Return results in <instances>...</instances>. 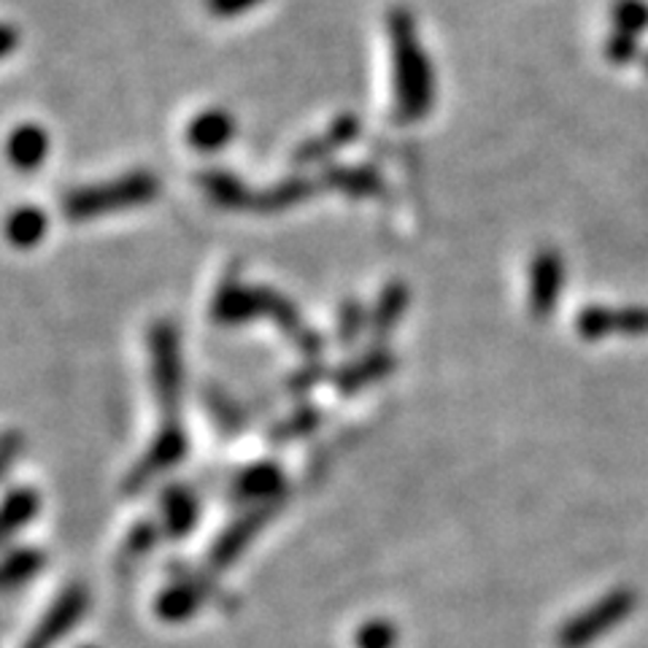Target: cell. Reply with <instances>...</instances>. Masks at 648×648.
I'll return each mask as SVG.
<instances>
[{
    "label": "cell",
    "mask_w": 648,
    "mask_h": 648,
    "mask_svg": "<svg viewBox=\"0 0 648 648\" xmlns=\"http://www.w3.org/2000/svg\"><path fill=\"white\" fill-rule=\"evenodd\" d=\"M270 514H273V508H270V506L260 508L257 514H251L243 521H238V525H232L230 530L222 535V540H219V544L213 546V551H211V565H213V568H228L232 559H236L238 554L247 549L251 535H255L257 530H262V525H266Z\"/></svg>",
    "instance_id": "obj_15"
},
{
    "label": "cell",
    "mask_w": 648,
    "mask_h": 648,
    "mask_svg": "<svg viewBox=\"0 0 648 648\" xmlns=\"http://www.w3.org/2000/svg\"><path fill=\"white\" fill-rule=\"evenodd\" d=\"M357 136H360V119H357L355 114L338 117L322 136L311 138V141L303 143V147H298L292 162L295 166H317V162H322L330 154H336L338 149L349 147Z\"/></svg>",
    "instance_id": "obj_9"
},
{
    "label": "cell",
    "mask_w": 648,
    "mask_h": 648,
    "mask_svg": "<svg viewBox=\"0 0 648 648\" xmlns=\"http://www.w3.org/2000/svg\"><path fill=\"white\" fill-rule=\"evenodd\" d=\"M395 60V117L419 122L436 103V71L421 49L417 22L406 9H395L387 22Z\"/></svg>",
    "instance_id": "obj_1"
},
{
    "label": "cell",
    "mask_w": 648,
    "mask_h": 648,
    "mask_svg": "<svg viewBox=\"0 0 648 648\" xmlns=\"http://www.w3.org/2000/svg\"><path fill=\"white\" fill-rule=\"evenodd\" d=\"M160 192V179L149 171H136L128 176H119L114 181H103V185L84 187V190H73L62 200V213L73 222H84V219H96L106 211L128 209V206H141L157 198Z\"/></svg>",
    "instance_id": "obj_2"
},
{
    "label": "cell",
    "mask_w": 648,
    "mask_h": 648,
    "mask_svg": "<svg viewBox=\"0 0 648 648\" xmlns=\"http://www.w3.org/2000/svg\"><path fill=\"white\" fill-rule=\"evenodd\" d=\"M400 640V629L389 619L365 621L357 632V648H395Z\"/></svg>",
    "instance_id": "obj_25"
},
{
    "label": "cell",
    "mask_w": 648,
    "mask_h": 648,
    "mask_svg": "<svg viewBox=\"0 0 648 648\" xmlns=\"http://www.w3.org/2000/svg\"><path fill=\"white\" fill-rule=\"evenodd\" d=\"M213 317L225 325H241L262 317L260 289H247L238 279H225L222 289L213 298Z\"/></svg>",
    "instance_id": "obj_10"
},
{
    "label": "cell",
    "mask_w": 648,
    "mask_h": 648,
    "mask_svg": "<svg viewBox=\"0 0 648 648\" xmlns=\"http://www.w3.org/2000/svg\"><path fill=\"white\" fill-rule=\"evenodd\" d=\"M200 600H203V595H200L195 587H173L171 591H166V595L160 597V606H157V610H160L162 619L179 621V619H187L192 610H198Z\"/></svg>",
    "instance_id": "obj_22"
},
{
    "label": "cell",
    "mask_w": 648,
    "mask_h": 648,
    "mask_svg": "<svg viewBox=\"0 0 648 648\" xmlns=\"http://www.w3.org/2000/svg\"><path fill=\"white\" fill-rule=\"evenodd\" d=\"M84 606H87L84 591L81 589L66 591V595H62L60 600L54 602V608L49 610L47 619L41 621L39 629L30 635L28 646L24 648H52L60 638H66L68 629L77 625L79 616L84 614Z\"/></svg>",
    "instance_id": "obj_7"
},
{
    "label": "cell",
    "mask_w": 648,
    "mask_h": 648,
    "mask_svg": "<svg viewBox=\"0 0 648 648\" xmlns=\"http://www.w3.org/2000/svg\"><path fill=\"white\" fill-rule=\"evenodd\" d=\"M325 185L332 190H341L351 198H376L383 192V181L376 168L351 166V168H330L325 173Z\"/></svg>",
    "instance_id": "obj_17"
},
{
    "label": "cell",
    "mask_w": 648,
    "mask_h": 648,
    "mask_svg": "<svg viewBox=\"0 0 648 648\" xmlns=\"http://www.w3.org/2000/svg\"><path fill=\"white\" fill-rule=\"evenodd\" d=\"M576 330L587 341H600L610 336H648V308L589 306L576 317Z\"/></svg>",
    "instance_id": "obj_5"
},
{
    "label": "cell",
    "mask_w": 648,
    "mask_h": 648,
    "mask_svg": "<svg viewBox=\"0 0 648 648\" xmlns=\"http://www.w3.org/2000/svg\"><path fill=\"white\" fill-rule=\"evenodd\" d=\"M610 17H614L616 30H621V33H627V36H635V39H638L644 30H648L646 0H616L614 9H610Z\"/></svg>",
    "instance_id": "obj_21"
},
{
    "label": "cell",
    "mask_w": 648,
    "mask_h": 648,
    "mask_svg": "<svg viewBox=\"0 0 648 648\" xmlns=\"http://www.w3.org/2000/svg\"><path fill=\"white\" fill-rule=\"evenodd\" d=\"M368 322L370 317L360 300H346L341 308V317H338V338H341L343 343L357 341V338L368 330Z\"/></svg>",
    "instance_id": "obj_26"
},
{
    "label": "cell",
    "mask_w": 648,
    "mask_h": 648,
    "mask_svg": "<svg viewBox=\"0 0 648 648\" xmlns=\"http://www.w3.org/2000/svg\"><path fill=\"white\" fill-rule=\"evenodd\" d=\"M395 355L389 349H383V346H376V349L365 351L362 357H357L355 362H349L341 373L336 376V387L341 395H355L360 392V389L370 387V383L387 379L389 373L395 370Z\"/></svg>",
    "instance_id": "obj_8"
},
{
    "label": "cell",
    "mask_w": 648,
    "mask_h": 648,
    "mask_svg": "<svg viewBox=\"0 0 648 648\" xmlns=\"http://www.w3.org/2000/svg\"><path fill=\"white\" fill-rule=\"evenodd\" d=\"M6 152H9L11 166L17 171L28 173L36 171L49 154V136L47 130L39 128V124H20L6 143Z\"/></svg>",
    "instance_id": "obj_13"
},
{
    "label": "cell",
    "mask_w": 648,
    "mask_h": 648,
    "mask_svg": "<svg viewBox=\"0 0 648 648\" xmlns=\"http://www.w3.org/2000/svg\"><path fill=\"white\" fill-rule=\"evenodd\" d=\"M200 187L209 195L211 203L222 206V209H249L251 195L236 173L222 171V168H209L198 176Z\"/></svg>",
    "instance_id": "obj_14"
},
{
    "label": "cell",
    "mask_w": 648,
    "mask_h": 648,
    "mask_svg": "<svg viewBox=\"0 0 648 648\" xmlns=\"http://www.w3.org/2000/svg\"><path fill=\"white\" fill-rule=\"evenodd\" d=\"M41 568V557L33 551H20L11 554L3 565H0V587H9V584H20L24 578L33 576Z\"/></svg>",
    "instance_id": "obj_27"
},
{
    "label": "cell",
    "mask_w": 648,
    "mask_h": 648,
    "mask_svg": "<svg viewBox=\"0 0 648 648\" xmlns=\"http://www.w3.org/2000/svg\"><path fill=\"white\" fill-rule=\"evenodd\" d=\"M181 457H185V436H181L179 427H168V430L154 440L149 457L138 465L133 481L130 483H133V487H141L143 481H149V478L160 473V470L171 468V465L179 462Z\"/></svg>",
    "instance_id": "obj_16"
},
{
    "label": "cell",
    "mask_w": 648,
    "mask_h": 648,
    "mask_svg": "<svg viewBox=\"0 0 648 648\" xmlns=\"http://www.w3.org/2000/svg\"><path fill=\"white\" fill-rule=\"evenodd\" d=\"M646 71H648V54H646Z\"/></svg>",
    "instance_id": "obj_33"
},
{
    "label": "cell",
    "mask_w": 648,
    "mask_h": 648,
    "mask_svg": "<svg viewBox=\"0 0 648 648\" xmlns=\"http://www.w3.org/2000/svg\"><path fill=\"white\" fill-rule=\"evenodd\" d=\"M17 41H20V33H17L11 24H0V58H6L9 52H14Z\"/></svg>",
    "instance_id": "obj_32"
},
{
    "label": "cell",
    "mask_w": 648,
    "mask_h": 648,
    "mask_svg": "<svg viewBox=\"0 0 648 648\" xmlns=\"http://www.w3.org/2000/svg\"><path fill=\"white\" fill-rule=\"evenodd\" d=\"M49 228L47 213L36 206H22V209H14L6 219V238H9L14 247L30 249L41 241L43 232Z\"/></svg>",
    "instance_id": "obj_19"
},
{
    "label": "cell",
    "mask_w": 648,
    "mask_h": 648,
    "mask_svg": "<svg viewBox=\"0 0 648 648\" xmlns=\"http://www.w3.org/2000/svg\"><path fill=\"white\" fill-rule=\"evenodd\" d=\"M36 514V495L33 492H14L0 508V538L9 532L20 530L24 521Z\"/></svg>",
    "instance_id": "obj_23"
},
{
    "label": "cell",
    "mask_w": 648,
    "mask_h": 648,
    "mask_svg": "<svg viewBox=\"0 0 648 648\" xmlns=\"http://www.w3.org/2000/svg\"><path fill=\"white\" fill-rule=\"evenodd\" d=\"M152 360H154V387L157 400L166 413H176L181 389V360H179V336L171 322H157L152 327Z\"/></svg>",
    "instance_id": "obj_4"
},
{
    "label": "cell",
    "mask_w": 648,
    "mask_h": 648,
    "mask_svg": "<svg viewBox=\"0 0 648 648\" xmlns=\"http://www.w3.org/2000/svg\"><path fill=\"white\" fill-rule=\"evenodd\" d=\"M638 610V591L629 587L610 589L608 595L597 597L589 608H581L572 614L557 632L559 648H589L597 640L614 632L616 627L625 625L629 616Z\"/></svg>",
    "instance_id": "obj_3"
},
{
    "label": "cell",
    "mask_w": 648,
    "mask_h": 648,
    "mask_svg": "<svg viewBox=\"0 0 648 648\" xmlns=\"http://www.w3.org/2000/svg\"><path fill=\"white\" fill-rule=\"evenodd\" d=\"M317 425H319V413L313 411V408H303V411L292 413L285 425H279V430L273 432V440L300 438V436H306V432H311Z\"/></svg>",
    "instance_id": "obj_28"
},
{
    "label": "cell",
    "mask_w": 648,
    "mask_h": 648,
    "mask_svg": "<svg viewBox=\"0 0 648 648\" xmlns=\"http://www.w3.org/2000/svg\"><path fill=\"white\" fill-rule=\"evenodd\" d=\"M195 516H198V506L185 489H173L171 495L166 497V521L168 530L173 535H185L192 527Z\"/></svg>",
    "instance_id": "obj_24"
},
{
    "label": "cell",
    "mask_w": 648,
    "mask_h": 648,
    "mask_svg": "<svg viewBox=\"0 0 648 648\" xmlns=\"http://www.w3.org/2000/svg\"><path fill=\"white\" fill-rule=\"evenodd\" d=\"M281 487H285V478L273 465H257V468L243 473L238 492L251 497V500H270V497L279 495Z\"/></svg>",
    "instance_id": "obj_20"
},
{
    "label": "cell",
    "mask_w": 648,
    "mask_h": 648,
    "mask_svg": "<svg viewBox=\"0 0 648 648\" xmlns=\"http://www.w3.org/2000/svg\"><path fill=\"white\" fill-rule=\"evenodd\" d=\"M232 136H236V119L225 109L203 111L187 128V141H190V147L200 149V152H217Z\"/></svg>",
    "instance_id": "obj_12"
},
{
    "label": "cell",
    "mask_w": 648,
    "mask_h": 648,
    "mask_svg": "<svg viewBox=\"0 0 648 648\" xmlns=\"http://www.w3.org/2000/svg\"><path fill=\"white\" fill-rule=\"evenodd\" d=\"M408 308V287L402 281H392V285L383 287V292L376 300L373 311H370V338H373L376 346H381L389 336L395 332V327L402 319Z\"/></svg>",
    "instance_id": "obj_11"
},
{
    "label": "cell",
    "mask_w": 648,
    "mask_h": 648,
    "mask_svg": "<svg viewBox=\"0 0 648 648\" xmlns=\"http://www.w3.org/2000/svg\"><path fill=\"white\" fill-rule=\"evenodd\" d=\"M311 195H313V181L306 179V176H292V179L281 181V185L270 187V190H266V192L251 195L249 209H255L260 213L285 211V209H289V206L311 198Z\"/></svg>",
    "instance_id": "obj_18"
},
{
    "label": "cell",
    "mask_w": 648,
    "mask_h": 648,
    "mask_svg": "<svg viewBox=\"0 0 648 648\" xmlns=\"http://www.w3.org/2000/svg\"><path fill=\"white\" fill-rule=\"evenodd\" d=\"M606 58L614 62V66H627V62L638 58V39L621 33V30H614L606 43Z\"/></svg>",
    "instance_id": "obj_29"
},
{
    "label": "cell",
    "mask_w": 648,
    "mask_h": 648,
    "mask_svg": "<svg viewBox=\"0 0 648 648\" xmlns=\"http://www.w3.org/2000/svg\"><path fill=\"white\" fill-rule=\"evenodd\" d=\"M262 0H206V9L217 17H236L247 14L249 9L260 6Z\"/></svg>",
    "instance_id": "obj_30"
},
{
    "label": "cell",
    "mask_w": 648,
    "mask_h": 648,
    "mask_svg": "<svg viewBox=\"0 0 648 648\" xmlns=\"http://www.w3.org/2000/svg\"><path fill=\"white\" fill-rule=\"evenodd\" d=\"M17 449H20V438L17 436H9V438L0 440V473H3V470L9 468L11 462H14Z\"/></svg>",
    "instance_id": "obj_31"
},
{
    "label": "cell",
    "mask_w": 648,
    "mask_h": 648,
    "mask_svg": "<svg viewBox=\"0 0 648 648\" xmlns=\"http://www.w3.org/2000/svg\"><path fill=\"white\" fill-rule=\"evenodd\" d=\"M565 289V260L559 251L540 249L530 266V311L535 319L551 317Z\"/></svg>",
    "instance_id": "obj_6"
}]
</instances>
